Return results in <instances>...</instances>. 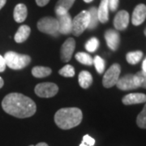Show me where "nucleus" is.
Masks as SVG:
<instances>
[{
	"instance_id": "f8f14e48",
	"label": "nucleus",
	"mask_w": 146,
	"mask_h": 146,
	"mask_svg": "<svg viewBox=\"0 0 146 146\" xmlns=\"http://www.w3.org/2000/svg\"><path fill=\"white\" fill-rule=\"evenodd\" d=\"M105 39L106 44L111 50H116L119 46L120 35L115 29H108L105 33Z\"/></svg>"
},
{
	"instance_id": "412c9836",
	"label": "nucleus",
	"mask_w": 146,
	"mask_h": 146,
	"mask_svg": "<svg viewBox=\"0 0 146 146\" xmlns=\"http://www.w3.org/2000/svg\"><path fill=\"white\" fill-rule=\"evenodd\" d=\"M52 72L51 69L46 67H42V66H36L32 69V74L34 77L36 78H44L50 76Z\"/></svg>"
},
{
	"instance_id": "393cba45",
	"label": "nucleus",
	"mask_w": 146,
	"mask_h": 146,
	"mask_svg": "<svg viewBox=\"0 0 146 146\" xmlns=\"http://www.w3.org/2000/svg\"><path fill=\"white\" fill-rule=\"evenodd\" d=\"M136 123L139 127L146 129V104L145 105L142 111L137 116Z\"/></svg>"
},
{
	"instance_id": "58836bf2",
	"label": "nucleus",
	"mask_w": 146,
	"mask_h": 146,
	"mask_svg": "<svg viewBox=\"0 0 146 146\" xmlns=\"http://www.w3.org/2000/svg\"><path fill=\"white\" fill-rule=\"evenodd\" d=\"M144 33H145V36H146V29H145V32H144Z\"/></svg>"
},
{
	"instance_id": "cd10ccee",
	"label": "nucleus",
	"mask_w": 146,
	"mask_h": 146,
	"mask_svg": "<svg viewBox=\"0 0 146 146\" xmlns=\"http://www.w3.org/2000/svg\"><path fill=\"white\" fill-rule=\"evenodd\" d=\"M136 76L138 77V80H139L140 87L146 89V73L141 71V72L136 73Z\"/></svg>"
},
{
	"instance_id": "6ab92c4d",
	"label": "nucleus",
	"mask_w": 146,
	"mask_h": 146,
	"mask_svg": "<svg viewBox=\"0 0 146 146\" xmlns=\"http://www.w3.org/2000/svg\"><path fill=\"white\" fill-rule=\"evenodd\" d=\"M78 80L80 85L83 89H88L93 84V76L88 71H82L79 74Z\"/></svg>"
},
{
	"instance_id": "9d476101",
	"label": "nucleus",
	"mask_w": 146,
	"mask_h": 146,
	"mask_svg": "<svg viewBox=\"0 0 146 146\" xmlns=\"http://www.w3.org/2000/svg\"><path fill=\"white\" fill-rule=\"evenodd\" d=\"M58 22V33L67 35L72 32V19L69 13L63 16H57L56 18Z\"/></svg>"
},
{
	"instance_id": "2f4dec72",
	"label": "nucleus",
	"mask_w": 146,
	"mask_h": 146,
	"mask_svg": "<svg viewBox=\"0 0 146 146\" xmlns=\"http://www.w3.org/2000/svg\"><path fill=\"white\" fill-rule=\"evenodd\" d=\"M50 2V0H36V3L39 7H44Z\"/></svg>"
},
{
	"instance_id": "6e6552de",
	"label": "nucleus",
	"mask_w": 146,
	"mask_h": 146,
	"mask_svg": "<svg viewBox=\"0 0 146 146\" xmlns=\"http://www.w3.org/2000/svg\"><path fill=\"white\" fill-rule=\"evenodd\" d=\"M116 86L118 89L123 91H127V90H131V89H137L140 87L139 84V80L136 75H132V74H127L124 76L119 79L118 82L116 84Z\"/></svg>"
},
{
	"instance_id": "4be33fe9",
	"label": "nucleus",
	"mask_w": 146,
	"mask_h": 146,
	"mask_svg": "<svg viewBox=\"0 0 146 146\" xmlns=\"http://www.w3.org/2000/svg\"><path fill=\"white\" fill-rule=\"evenodd\" d=\"M142 57H143L142 51L136 50V51H131L127 53L126 55V59L128 63H130L131 65H135L141 61Z\"/></svg>"
},
{
	"instance_id": "0eeeda50",
	"label": "nucleus",
	"mask_w": 146,
	"mask_h": 146,
	"mask_svg": "<svg viewBox=\"0 0 146 146\" xmlns=\"http://www.w3.org/2000/svg\"><path fill=\"white\" fill-rule=\"evenodd\" d=\"M58 87L55 84L50 82H45L36 84L35 87V94L40 98H52L57 94Z\"/></svg>"
},
{
	"instance_id": "bb28decb",
	"label": "nucleus",
	"mask_w": 146,
	"mask_h": 146,
	"mask_svg": "<svg viewBox=\"0 0 146 146\" xmlns=\"http://www.w3.org/2000/svg\"><path fill=\"white\" fill-rule=\"evenodd\" d=\"M58 73L64 77H73L75 76V69L72 65H66L58 71Z\"/></svg>"
},
{
	"instance_id": "72a5a7b5",
	"label": "nucleus",
	"mask_w": 146,
	"mask_h": 146,
	"mask_svg": "<svg viewBox=\"0 0 146 146\" xmlns=\"http://www.w3.org/2000/svg\"><path fill=\"white\" fill-rule=\"evenodd\" d=\"M6 2H7V0H0V10L4 7V5L6 4Z\"/></svg>"
},
{
	"instance_id": "c85d7f7f",
	"label": "nucleus",
	"mask_w": 146,
	"mask_h": 146,
	"mask_svg": "<svg viewBox=\"0 0 146 146\" xmlns=\"http://www.w3.org/2000/svg\"><path fill=\"white\" fill-rule=\"evenodd\" d=\"M108 2V7H109V10L111 11H115L117 10L119 3V0H107Z\"/></svg>"
},
{
	"instance_id": "e433bc0d",
	"label": "nucleus",
	"mask_w": 146,
	"mask_h": 146,
	"mask_svg": "<svg viewBox=\"0 0 146 146\" xmlns=\"http://www.w3.org/2000/svg\"><path fill=\"white\" fill-rule=\"evenodd\" d=\"M84 1L85 3H91V2H93L94 0H84Z\"/></svg>"
},
{
	"instance_id": "a211bd4d",
	"label": "nucleus",
	"mask_w": 146,
	"mask_h": 146,
	"mask_svg": "<svg viewBox=\"0 0 146 146\" xmlns=\"http://www.w3.org/2000/svg\"><path fill=\"white\" fill-rule=\"evenodd\" d=\"M31 29L28 25H21L15 34L14 39L17 43H22L25 42L30 35Z\"/></svg>"
},
{
	"instance_id": "1a4fd4ad",
	"label": "nucleus",
	"mask_w": 146,
	"mask_h": 146,
	"mask_svg": "<svg viewBox=\"0 0 146 146\" xmlns=\"http://www.w3.org/2000/svg\"><path fill=\"white\" fill-rule=\"evenodd\" d=\"M75 47H76V42L72 37H69L64 42L60 50V56L63 62L67 63L71 60L73 52L75 50Z\"/></svg>"
},
{
	"instance_id": "f704fd0d",
	"label": "nucleus",
	"mask_w": 146,
	"mask_h": 146,
	"mask_svg": "<svg viewBox=\"0 0 146 146\" xmlns=\"http://www.w3.org/2000/svg\"><path fill=\"white\" fill-rule=\"evenodd\" d=\"M29 146H34V145H29ZM35 146H49L47 145L46 143H44V142H41V143H38Z\"/></svg>"
},
{
	"instance_id": "f3484780",
	"label": "nucleus",
	"mask_w": 146,
	"mask_h": 146,
	"mask_svg": "<svg viewBox=\"0 0 146 146\" xmlns=\"http://www.w3.org/2000/svg\"><path fill=\"white\" fill-rule=\"evenodd\" d=\"M27 16H28V10L26 6L23 3H19L15 7L14 12H13V17L14 20L17 23H22L25 21Z\"/></svg>"
},
{
	"instance_id": "dca6fc26",
	"label": "nucleus",
	"mask_w": 146,
	"mask_h": 146,
	"mask_svg": "<svg viewBox=\"0 0 146 146\" xmlns=\"http://www.w3.org/2000/svg\"><path fill=\"white\" fill-rule=\"evenodd\" d=\"M109 7L107 0H102L99 7L98 8V20L101 23L105 24L109 21Z\"/></svg>"
},
{
	"instance_id": "7ed1b4c3",
	"label": "nucleus",
	"mask_w": 146,
	"mask_h": 146,
	"mask_svg": "<svg viewBox=\"0 0 146 146\" xmlns=\"http://www.w3.org/2000/svg\"><path fill=\"white\" fill-rule=\"evenodd\" d=\"M6 65L13 70H21L26 68L31 62V58L26 54H21L14 51H8L4 54Z\"/></svg>"
},
{
	"instance_id": "7c9ffc66",
	"label": "nucleus",
	"mask_w": 146,
	"mask_h": 146,
	"mask_svg": "<svg viewBox=\"0 0 146 146\" xmlns=\"http://www.w3.org/2000/svg\"><path fill=\"white\" fill-rule=\"evenodd\" d=\"M6 67H7V65H6V62H5V59H4V57H3V56H2V55L0 54V72H4L6 69Z\"/></svg>"
},
{
	"instance_id": "20e7f679",
	"label": "nucleus",
	"mask_w": 146,
	"mask_h": 146,
	"mask_svg": "<svg viewBox=\"0 0 146 146\" xmlns=\"http://www.w3.org/2000/svg\"><path fill=\"white\" fill-rule=\"evenodd\" d=\"M37 29L42 33L57 36L58 33V22L56 18L51 16L43 17L37 22Z\"/></svg>"
},
{
	"instance_id": "423d86ee",
	"label": "nucleus",
	"mask_w": 146,
	"mask_h": 146,
	"mask_svg": "<svg viewBox=\"0 0 146 146\" xmlns=\"http://www.w3.org/2000/svg\"><path fill=\"white\" fill-rule=\"evenodd\" d=\"M121 72V68L119 64L115 63L106 72L103 79L102 84L105 88H111L114 85H116L119 79V75Z\"/></svg>"
},
{
	"instance_id": "aec40b11",
	"label": "nucleus",
	"mask_w": 146,
	"mask_h": 146,
	"mask_svg": "<svg viewBox=\"0 0 146 146\" xmlns=\"http://www.w3.org/2000/svg\"><path fill=\"white\" fill-rule=\"evenodd\" d=\"M89 13V25L88 29L89 30H93L96 29L98 25V8L95 7H92L88 10Z\"/></svg>"
},
{
	"instance_id": "b1692460",
	"label": "nucleus",
	"mask_w": 146,
	"mask_h": 146,
	"mask_svg": "<svg viewBox=\"0 0 146 146\" xmlns=\"http://www.w3.org/2000/svg\"><path fill=\"white\" fill-rule=\"evenodd\" d=\"M99 41H98V38L92 37V38L89 39L88 42H86V44H85V49L89 52H95L98 50V48L99 47Z\"/></svg>"
},
{
	"instance_id": "a878e982",
	"label": "nucleus",
	"mask_w": 146,
	"mask_h": 146,
	"mask_svg": "<svg viewBox=\"0 0 146 146\" xmlns=\"http://www.w3.org/2000/svg\"><path fill=\"white\" fill-rule=\"evenodd\" d=\"M93 63L95 66V68L97 70V72L102 74V73L104 72L105 71V61L102 58H101L98 55H96L94 58V62Z\"/></svg>"
},
{
	"instance_id": "5701e85b",
	"label": "nucleus",
	"mask_w": 146,
	"mask_h": 146,
	"mask_svg": "<svg viewBox=\"0 0 146 146\" xmlns=\"http://www.w3.org/2000/svg\"><path fill=\"white\" fill-rule=\"evenodd\" d=\"M75 57L76 58V60L82 63L84 65H88V66H91L94 62V58L89 55V54L84 52H79L77 53Z\"/></svg>"
},
{
	"instance_id": "c9c22d12",
	"label": "nucleus",
	"mask_w": 146,
	"mask_h": 146,
	"mask_svg": "<svg viewBox=\"0 0 146 146\" xmlns=\"http://www.w3.org/2000/svg\"><path fill=\"white\" fill-rule=\"evenodd\" d=\"M3 84H4V81H3V80L2 77H0V89L3 86Z\"/></svg>"
},
{
	"instance_id": "473e14b6",
	"label": "nucleus",
	"mask_w": 146,
	"mask_h": 146,
	"mask_svg": "<svg viewBox=\"0 0 146 146\" xmlns=\"http://www.w3.org/2000/svg\"><path fill=\"white\" fill-rule=\"evenodd\" d=\"M142 72L146 73V58L144 59V61L142 63Z\"/></svg>"
},
{
	"instance_id": "4c0bfd02",
	"label": "nucleus",
	"mask_w": 146,
	"mask_h": 146,
	"mask_svg": "<svg viewBox=\"0 0 146 146\" xmlns=\"http://www.w3.org/2000/svg\"><path fill=\"white\" fill-rule=\"evenodd\" d=\"M79 146H89V145H85L84 143H83V142H82V143H81V144H80V145H79Z\"/></svg>"
},
{
	"instance_id": "2eb2a0df",
	"label": "nucleus",
	"mask_w": 146,
	"mask_h": 146,
	"mask_svg": "<svg viewBox=\"0 0 146 146\" xmlns=\"http://www.w3.org/2000/svg\"><path fill=\"white\" fill-rule=\"evenodd\" d=\"M74 3L75 0H58L54 8L56 16H63L68 13V11L72 7Z\"/></svg>"
},
{
	"instance_id": "f03ea898",
	"label": "nucleus",
	"mask_w": 146,
	"mask_h": 146,
	"mask_svg": "<svg viewBox=\"0 0 146 146\" xmlns=\"http://www.w3.org/2000/svg\"><path fill=\"white\" fill-rule=\"evenodd\" d=\"M82 118V111L79 108H62L54 115V122L59 128L68 130L78 126L81 123Z\"/></svg>"
},
{
	"instance_id": "39448f33",
	"label": "nucleus",
	"mask_w": 146,
	"mask_h": 146,
	"mask_svg": "<svg viewBox=\"0 0 146 146\" xmlns=\"http://www.w3.org/2000/svg\"><path fill=\"white\" fill-rule=\"evenodd\" d=\"M89 25V13L88 11H82L72 20V32L75 36H80L88 29Z\"/></svg>"
},
{
	"instance_id": "f257e3e1",
	"label": "nucleus",
	"mask_w": 146,
	"mask_h": 146,
	"mask_svg": "<svg viewBox=\"0 0 146 146\" xmlns=\"http://www.w3.org/2000/svg\"><path fill=\"white\" fill-rule=\"evenodd\" d=\"M2 107L6 113L20 119L31 117L36 110V104L31 98L17 93L7 94L2 102Z\"/></svg>"
},
{
	"instance_id": "c756f323",
	"label": "nucleus",
	"mask_w": 146,
	"mask_h": 146,
	"mask_svg": "<svg viewBox=\"0 0 146 146\" xmlns=\"http://www.w3.org/2000/svg\"><path fill=\"white\" fill-rule=\"evenodd\" d=\"M82 142L84 143L85 145H87L94 146V144H95V140L89 135H85V136H84Z\"/></svg>"
},
{
	"instance_id": "4468645a",
	"label": "nucleus",
	"mask_w": 146,
	"mask_h": 146,
	"mask_svg": "<svg viewBox=\"0 0 146 146\" xmlns=\"http://www.w3.org/2000/svg\"><path fill=\"white\" fill-rule=\"evenodd\" d=\"M122 102L124 105H135L141 104L146 102V95L141 93L129 94L124 96L122 99Z\"/></svg>"
},
{
	"instance_id": "9b49d317",
	"label": "nucleus",
	"mask_w": 146,
	"mask_h": 146,
	"mask_svg": "<svg viewBox=\"0 0 146 146\" xmlns=\"http://www.w3.org/2000/svg\"><path fill=\"white\" fill-rule=\"evenodd\" d=\"M129 13L127 11H119L115 16L114 19V26L116 30L123 31L125 30L129 24Z\"/></svg>"
},
{
	"instance_id": "ddd939ff",
	"label": "nucleus",
	"mask_w": 146,
	"mask_h": 146,
	"mask_svg": "<svg viewBox=\"0 0 146 146\" xmlns=\"http://www.w3.org/2000/svg\"><path fill=\"white\" fill-rule=\"evenodd\" d=\"M146 19V6L145 4H138L133 11L131 16V23L133 25L138 26L145 21Z\"/></svg>"
}]
</instances>
